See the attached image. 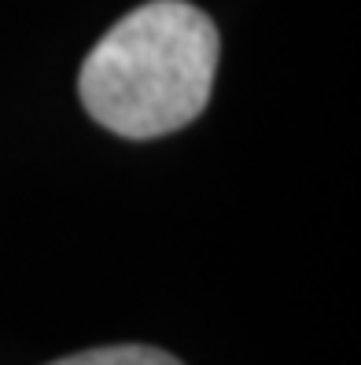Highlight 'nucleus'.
<instances>
[{
    "mask_svg": "<svg viewBox=\"0 0 361 365\" xmlns=\"http://www.w3.org/2000/svg\"><path fill=\"white\" fill-rule=\"evenodd\" d=\"M218 30L196 4L152 0L100 37L78 74L81 103L103 130L152 140L192 122L214 89Z\"/></svg>",
    "mask_w": 361,
    "mask_h": 365,
    "instance_id": "nucleus-1",
    "label": "nucleus"
},
{
    "mask_svg": "<svg viewBox=\"0 0 361 365\" xmlns=\"http://www.w3.org/2000/svg\"><path fill=\"white\" fill-rule=\"evenodd\" d=\"M48 365H181L174 354H166L159 347H144V343H118V347H96V351H81L67 354Z\"/></svg>",
    "mask_w": 361,
    "mask_h": 365,
    "instance_id": "nucleus-2",
    "label": "nucleus"
}]
</instances>
